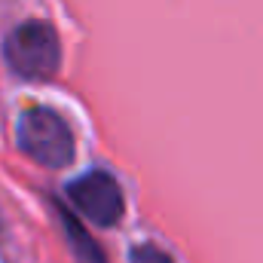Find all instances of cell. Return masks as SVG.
Segmentation results:
<instances>
[{
    "mask_svg": "<svg viewBox=\"0 0 263 263\" xmlns=\"http://www.w3.org/2000/svg\"><path fill=\"white\" fill-rule=\"evenodd\" d=\"M3 55L25 80H52L62 67V40L49 22H22L9 31Z\"/></svg>",
    "mask_w": 263,
    "mask_h": 263,
    "instance_id": "cell-1",
    "label": "cell"
},
{
    "mask_svg": "<svg viewBox=\"0 0 263 263\" xmlns=\"http://www.w3.org/2000/svg\"><path fill=\"white\" fill-rule=\"evenodd\" d=\"M15 138L22 153L46 168H65L73 159V135L65 120L49 107H28L18 120Z\"/></svg>",
    "mask_w": 263,
    "mask_h": 263,
    "instance_id": "cell-2",
    "label": "cell"
},
{
    "mask_svg": "<svg viewBox=\"0 0 263 263\" xmlns=\"http://www.w3.org/2000/svg\"><path fill=\"white\" fill-rule=\"evenodd\" d=\"M67 199L70 205L95 227H114L120 223L126 211V199L114 175L107 172H86L83 178L67 184Z\"/></svg>",
    "mask_w": 263,
    "mask_h": 263,
    "instance_id": "cell-3",
    "label": "cell"
},
{
    "mask_svg": "<svg viewBox=\"0 0 263 263\" xmlns=\"http://www.w3.org/2000/svg\"><path fill=\"white\" fill-rule=\"evenodd\" d=\"M129 263H175L162 248H156V245H138L135 251H132Z\"/></svg>",
    "mask_w": 263,
    "mask_h": 263,
    "instance_id": "cell-4",
    "label": "cell"
}]
</instances>
